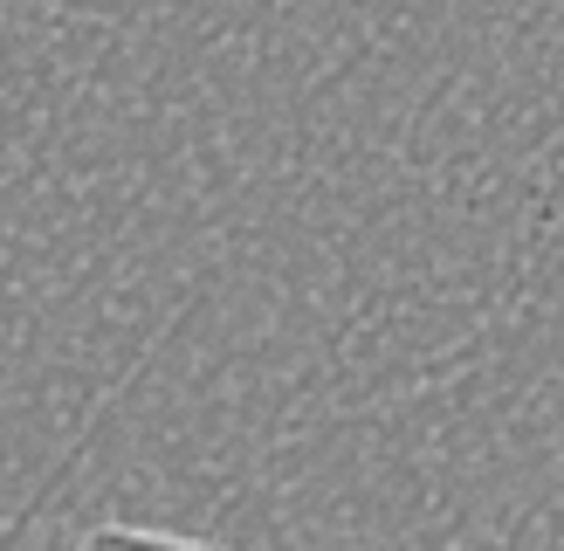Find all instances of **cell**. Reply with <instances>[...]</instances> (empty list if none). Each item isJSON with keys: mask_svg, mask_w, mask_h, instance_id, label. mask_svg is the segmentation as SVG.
<instances>
[{"mask_svg": "<svg viewBox=\"0 0 564 551\" xmlns=\"http://www.w3.org/2000/svg\"><path fill=\"white\" fill-rule=\"evenodd\" d=\"M76 551H220V544L173 538V531H145V523H104V531H90Z\"/></svg>", "mask_w": 564, "mask_h": 551, "instance_id": "6da1fadb", "label": "cell"}, {"mask_svg": "<svg viewBox=\"0 0 564 551\" xmlns=\"http://www.w3.org/2000/svg\"><path fill=\"white\" fill-rule=\"evenodd\" d=\"M447 551H468V544H447Z\"/></svg>", "mask_w": 564, "mask_h": 551, "instance_id": "7a4b0ae2", "label": "cell"}]
</instances>
